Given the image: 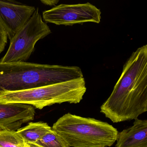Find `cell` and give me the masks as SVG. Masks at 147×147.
Returning a JSON list of instances; mask_svg holds the SVG:
<instances>
[{"label":"cell","instance_id":"6da1fadb","mask_svg":"<svg viewBox=\"0 0 147 147\" xmlns=\"http://www.w3.org/2000/svg\"><path fill=\"white\" fill-rule=\"evenodd\" d=\"M100 112L114 123L132 120L147 111V45L138 48L125 62Z\"/></svg>","mask_w":147,"mask_h":147},{"label":"cell","instance_id":"7a4b0ae2","mask_svg":"<svg viewBox=\"0 0 147 147\" xmlns=\"http://www.w3.org/2000/svg\"><path fill=\"white\" fill-rule=\"evenodd\" d=\"M77 66L0 62V91H17L83 78Z\"/></svg>","mask_w":147,"mask_h":147},{"label":"cell","instance_id":"3957f363","mask_svg":"<svg viewBox=\"0 0 147 147\" xmlns=\"http://www.w3.org/2000/svg\"><path fill=\"white\" fill-rule=\"evenodd\" d=\"M51 128L69 147H110L118 133L107 122L69 113L60 117Z\"/></svg>","mask_w":147,"mask_h":147},{"label":"cell","instance_id":"277c9868","mask_svg":"<svg viewBox=\"0 0 147 147\" xmlns=\"http://www.w3.org/2000/svg\"><path fill=\"white\" fill-rule=\"evenodd\" d=\"M86 90L83 77L26 90L0 91V104H26L41 110L55 104H78Z\"/></svg>","mask_w":147,"mask_h":147},{"label":"cell","instance_id":"5b68a950","mask_svg":"<svg viewBox=\"0 0 147 147\" xmlns=\"http://www.w3.org/2000/svg\"><path fill=\"white\" fill-rule=\"evenodd\" d=\"M51 33L38 7L29 21L10 40L8 49L0 62H26L34 51L37 42Z\"/></svg>","mask_w":147,"mask_h":147},{"label":"cell","instance_id":"8992f818","mask_svg":"<svg viewBox=\"0 0 147 147\" xmlns=\"http://www.w3.org/2000/svg\"><path fill=\"white\" fill-rule=\"evenodd\" d=\"M101 14L99 9L87 2L75 5L61 4L43 12L42 17L46 23L72 26L87 22L99 24Z\"/></svg>","mask_w":147,"mask_h":147},{"label":"cell","instance_id":"52a82bcc","mask_svg":"<svg viewBox=\"0 0 147 147\" xmlns=\"http://www.w3.org/2000/svg\"><path fill=\"white\" fill-rule=\"evenodd\" d=\"M36 10L34 6L0 0V20L9 40L29 21Z\"/></svg>","mask_w":147,"mask_h":147},{"label":"cell","instance_id":"ba28073f","mask_svg":"<svg viewBox=\"0 0 147 147\" xmlns=\"http://www.w3.org/2000/svg\"><path fill=\"white\" fill-rule=\"evenodd\" d=\"M35 107L26 104H0V130L17 131L21 126L33 120Z\"/></svg>","mask_w":147,"mask_h":147},{"label":"cell","instance_id":"9c48e42d","mask_svg":"<svg viewBox=\"0 0 147 147\" xmlns=\"http://www.w3.org/2000/svg\"><path fill=\"white\" fill-rule=\"evenodd\" d=\"M116 147H147V120L135 119L129 128L118 132Z\"/></svg>","mask_w":147,"mask_h":147},{"label":"cell","instance_id":"30bf717a","mask_svg":"<svg viewBox=\"0 0 147 147\" xmlns=\"http://www.w3.org/2000/svg\"><path fill=\"white\" fill-rule=\"evenodd\" d=\"M51 130L52 128L47 123L39 122H30L17 131L22 136L26 144H33L36 143Z\"/></svg>","mask_w":147,"mask_h":147},{"label":"cell","instance_id":"8fae6325","mask_svg":"<svg viewBox=\"0 0 147 147\" xmlns=\"http://www.w3.org/2000/svg\"><path fill=\"white\" fill-rule=\"evenodd\" d=\"M24 138L17 131L0 130V147H25Z\"/></svg>","mask_w":147,"mask_h":147},{"label":"cell","instance_id":"7c38bea8","mask_svg":"<svg viewBox=\"0 0 147 147\" xmlns=\"http://www.w3.org/2000/svg\"><path fill=\"white\" fill-rule=\"evenodd\" d=\"M36 144L43 147H69L52 129L45 134Z\"/></svg>","mask_w":147,"mask_h":147},{"label":"cell","instance_id":"4fadbf2b","mask_svg":"<svg viewBox=\"0 0 147 147\" xmlns=\"http://www.w3.org/2000/svg\"><path fill=\"white\" fill-rule=\"evenodd\" d=\"M7 38L8 37L6 32L0 20V54L4 51L6 46Z\"/></svg>","mask_w":147,"mask_h":147},{"label":"cell","instance_id":"5bb4252c","mask_svg":"<svg viewBox=\"0 0 147 147\" xmlns=\"http://www.w3.org/2000/svg\"><path fill=\"white\" fill-rule=\"evenodd\" d=\"M41 2L46 5L52 6L57 5L59 2V0H41Z\"/></svg>","mask_w":147,"mask_h":147},{"label":"cell","instance_id":"9a60e30c","mask_svg":"<svg viewBox=\"0 0 147 147\" xmlns=\"http://www.w3.org/2000/svg\"><path fill=\"white\" fill-rule=\"evenodd\" d=\"M31 147H43L42 146H39L36 144H28Z\"/></svg>","mask_w":147,"mask_h":147},{"label":"cell","instance_id":"2e32d148","mask_svg":"<svg viewBox=\"0 0 147 147\" xmlns=\"http://www.w3.org/2000/svg\"><path fill=\"white\" fill-rule=\"evenodd\" d=\"M25 147H31L30 146V145H29V144H26L25 146Z\"/></svg>","mask_w":147,"mask_h":147}]
</instances>
